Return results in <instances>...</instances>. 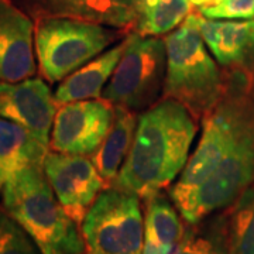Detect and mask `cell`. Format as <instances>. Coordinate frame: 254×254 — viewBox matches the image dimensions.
Returning a JSON list of instances; mask_svg holds the SVG:
<instances>
[{
  "mask_svg": "<svg viewBox=\"0 0 254 254\" xmlns=\"http://www.w3.org/2000/svg\"><path fill=\"white\" fill-rule=\"evenodd\" d=\"M196 128L195 116L178 100L161 99L141 112L131 148L113 185L141 199L161 192L188 163Z\"/></svg>",
  "mask_w": 254,
  "mask_h": 254,
  "instance_id": "obj_1",
  "label": "cell"
},
{
  "mask_svg": "<svg viewBox=\"0 0 254 254\" xmlns=\"http://www.w3.org/2000/svg\"><path fill=\"white\" fill-rule=\"evenodd\" d=\"M1 202L41 254L85 253L81 226L60 203L47 180L44 165H31L9 177L3 185Z\"/></svg>",
  "mask_w": 254,
  "mask_h": 254,
  "instance_id": "obj_2",
  "label": "cell"
},
{
  "mask_svg": "<svg viewBox=\"0 0 254 254\" xmlns=\"http://www.w3.org/2000/svg\"><path fill=\"white\" fill-rule=\"evenodd\" d=\"M196 17L190 13L180 27L164 37L167 73L163 99L178 100L199 119L218 105L225 79L200 36Z\"/></svg>",
  "mask_w": 254,
  "mask_h": 254,
  "instance_id": "obj_3",
  "label": "cell"
},
{
  "mask_svg": "<svg viewBox=\"0 0 254 254\" xmlns=\"http://www.w3.org/2000/svg\"><path fill=\"white\" fill-rule=\"evenodd\" d=\"M126 30L76 18L36 20L34 44L41 76L50 83L64 81L125 36Z\"/></svg>",
  "mask_w": 254,
  "mask_h": 254,
  "instance_id": "obj_4",
  "label": "cell"
},
{
  "mask_svg": "<svg viewBox=\"0 0 254 254\" xmlns=\"http://www.w3.org/2000/svg\"><path fill=\"white\" fill-rule=\"evenodd\" d=\"M167 73L164 38L130 33L115 72L102 92V99L141 113L163 99Z\"/></svg>",
  "mask_w": 254,
  "mask_h": 254,
  "instance_id": "obj_5",
  "label": "cell"
},
{
  "mask_svg": "<svg viewBox=\"0 0 254 254\" xmlns=\"http://www.w3.org/2000/svg\"><path fill=\"white\" fill-rule=\"evenodd\" d=\"M81 232L86 247L95 254H143L140 198L115 185L103 190L86 212Z\"/></svg>",
  "mask_w": 254,
  "mask_h": 254,
  "instance_id": "obj_6",
  "label": "cell"
},
{
  "mask_svg": "<svg viewBox=\"0 0 254 254\" xmlns=\"http://www.w3.org/2000/svg\"><path fill=\"white\" fill-rule=\"evenodd\" d=\"M254 184V115L215 171L177 209L190 225L227 209Z\"/></svg>",
  "mask_w": 254,
  "mask_h": 254,
  "instance_id": "obj_7",
  "label": "cell"
},
{
  "mask_svg": "<svg viewBox=\"0 0 254 254\" xmlns=\"http://www.w3.org/2000/svg\"><path fill=\"white\" fill-rule=\"evenodd\" d=\"M112 123L113 106L102 98L60 105L50 147L57 153L91 157L106 138Z\"/></svg>",
  "mask_w": 254,
  "mask_h": 254,
  "instance_id": "obj_8",
  "label": "cell"
},
{
  "mask_svg": "<svg viewBox=\"0 0 254 254\" xmlns=\"http://www.w3.org/2000/svg\"><path fill=\"white\" fill-rule=\"evenodd\" d=\"M44 173L65 212L81 226L106 182L86 155L48 151Z\"/></svg>",
  "mask_w": 254,
  "mask_h": 254,
  "instance_id": "obj_9",
  "label": "cell"
},
{
  "mask_svg": "<svg viewBox=\"0 0 254 254\" xmlns=\"http://www.w3.org/2000/svg\"><path fill=\"white\" fill-rule=\"evenodd\" d=\"M57 102L43 78L0 82V118L11 120L50 145Z\"/></svg>",
  "mask_w": 254,
  "mask_h": 254,
  "instance_id": "obj_10",
  "label": "cell"
},
{
  "mask_svg": "<svg viewBox=\"0 0 254 254\" xmlns=\"http://www.w3.org/2000/svg\"><path fill=\"white\" fill-rule=\"evenodd\" d=\"M34 21L46 17L76 18L126 30L136 27L143 0H14Z\"/></svg>",
  "mask_w": 254,
  "mask_h": 254,
  "instance_id": "obj_11",
  "label": "cell"
},
{
  "mask_svg": "<svg viewBox=\"0 0 254 254\" xmlns=\"http://www.w3.org/2000/svg\"><path fill=\"white\" fill-rule=\"evenodd\" d=\"M33 18L11 0H0V82H18L37 72Z\"/></svg>",
  "mask_w": 254,
  "mask_h": 254,
  "instance_id": "obj_12",
  "label": "cell"
},
{
  "mask_svg": "<svg viewBox=\"0 0 254 254\" xmlns=\"http://www.w3.org/2000/svg\"><path fill=\"white\" fill-rule=\"evenodd\" d=\"M196 20L205 44L222 66L254 72V18L216 20L198 13Z\"/></svg>",
  "mask_w": 254,
  "mask_h": 254,
  "instance_id": "obj_13",
  "label": "cell"
},
{
  "mask_svg": "<svg viewBox=\"0 0 254 254\" xmlns=\"http://www.w3.org/2000/svg\"><path fill=\"white\" fill-rule=\"evenodd\" d=\"M123 51L125 38L119 44L102 53L69 76H66L54 92L57 105L60 106L78 100L102 98V92L115 72Z\"/></svg>",
  "mask_w": 254,
  "mask_h": 254,
  "instance_id": "obj_14",
  "label": "cell"
},
{
  "mask_svg": "<svg viewBox=\"0 0 254 254\" xmlns=\"http://www.w3.org/2000/svg\"><path fill=\"white\" fill-rule=\"evenodd\" d=\"M145 202L143 254H174L185 233L178 209L161 192Z\"/></svg>",
  "mask_w": 254,
  "mask_h": 254,
  "instance_id": "obj_15",
  "label": "cell"
},
{
  "mask_svg": "<svg viewBox=\"0 0 254 254\" xmlns=\"http://www.w3.org/2000/svg\"><path fill=\"white\" fill-rule=\"evenodd\" d=\"M48 144L28 128L0 118V170L4 181L31 165H44Z\"/></svg>",
  "mask_w": 254,
  "mask_h": 254,
  "instance_id": "obj_16",
  "label": "cell"
},
{
  "mask_svg": "<svg viewBox=\"0 0 254 254\" xmlns=\"http://www.w3.org/2000/svg\"><path fill=\"white\" fill-rule=\"evenodd\" d=\"M113 106V105H112ZM137 113L123 106H113V123L92 161L106 184L115 182L131 148L137 127Z\"/></svg>",
  "mask_w": 254,
  "mask_h": 254,
  "instance_id": "obj_17",
  "label": "cell"
},
{
  "mask_svg": "<svg viewBox=\"0 0 254 254\" xmlns=\"http://www.w3.org/2000/svg\"><path fill=\"white\" fill-rule=\"evenodd\" d=\"M225 213L229 254H254V184Z\"/></svg>",
  "mask_w": 254,
  "mask_h": 254,
  "instance_id": "obj_18",
  "label": "cell"
},
{
  "mask_svg": "<svg viewBox=\"0 0 254 254\" xmlns=\"http://www.w3.org/2000/svg\"><path fill=\"white\" fill-rule=\"evenodd\" d=\"M174 254H229L226 213L190 225Z\"/></svg>",
  "mask_w": 254,
  "mask_h": 254,
  "instance_id": "obj_19",
  "label": "cell"
},
{
  "mask_svg": "<svg viewBox=\"0 0 254 254\" xmlns=\"http://www.w3.org/2000/svg\"><path fill=\"white\" fill-rule=\"evenodd\" d=\"M192 6L190 0H155L143 9L137 20L136 31L143 36L168 34L187 20Z\"/></svg>",
  "mask_w": 254,
  "mask_h": 254,
  "instance_id": "obj_20",
  "label": "cell"
},
{
  "mask_svg": "<svg viewBox=\"0 0 254 254\" xmlns=\"http://www.w3.org/2000/svg\"><path fill=\"white\" fill-rule=\"evenodd\" d=\"M0 254H41L34 240L6 210H0Z\"/></svg>",
  "mask_w": 254,
  "mask_h": 254,
  "instance_id": "obj_21",
  "label": "cell"
},
{
  "mask_svg": "<svg viewBox=\"0 0 254 254\" xmlns=\"http://www.w3.org/2000/svg\"><path fill=\"white\" fill-rule=\"evenodd\" d=\"M199 14L216 20H253L254 0H220L199 7Z\"/></svg>",
  "mask_w": 254,
  "mask_h": 254,
  "instance_id": "obj_22",
  "label": "cell"
},
{
  "mask_svg": "<svg viewBox=\"0 0 254 254\" xmlns=\"http://www.w3.org/2000/svg\"><path fill=\"white\" fill-rule=\"evenodd\" d=\"M193 6H198V7H203V6H210V4H215L219 3L220 0H190Z\"/></svg>",
  "mask_w": 254,
  "mask_h": 254,
  "instance_id": "obj_23",
  "label": "cell"
},
{
  "mask_svg": "<svg viewBox=\"0 0 254 254\" xmlns=\"http://www.w3.org/2000/svg\"><path fill=\"white\" fill-rule=\"evenodd\" d=\"M3 185H4V175H3L1 170H0V192L3 190Z\"/></svg>",
  "mask_w": 254,
  "mask_h": 254,
  "instance_id": "obj_24",
  "label": "cell"
},
{
  "mask_svg": "<svg viewBox=\"0 0 254 254\" xmlns=\"http://www.w3.org/2000/svg\"><path fill=\"white\" fill-rule=\"evenodd\" d=\"M83 254H95L93 252H89V253H83Z\"/></svg>",
  "mask_w": 254,
  "mask_h": 254,
  "instance_id": "obj_25",
  "label": "cell"
},
{
  "mask_svg": "<svg viewBox=\"0 0 254 254\" xmlns=\"http://www.w3.org/2000/svg\"><path fill=\"white\" fill-rule=\"evenodd\" d=\"M253 89H254V72H253Z\"/></svg>",
  "mask_w": 254,
  "mask_h": 254,
  "instance_id": "obj_26",
  "label": "cell"
}]
</instances>
